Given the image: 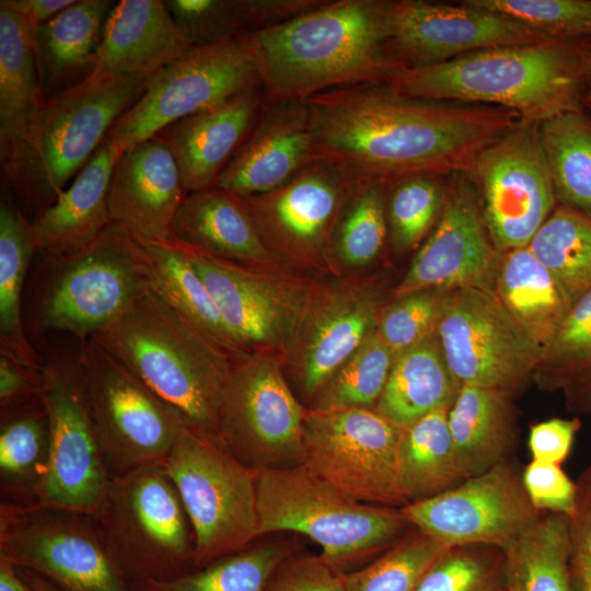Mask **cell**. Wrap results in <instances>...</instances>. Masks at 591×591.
I'll return each instance as SVG.
<instances>
[{"instance_id": "cell-23", "label": "cell", "mask_w": 591, "mask_h": 591, "mask_svg": "<svg viewBox=\"0 0 591 591\" xmlns=\"http://www.w3.org/2000/svg\"><path fill=\"white\" fill-rule=\"evenodd\" d=\"M315 161L305 101L265 102L248 137L213 187L239 198L274 190Z\"/></svg>"}, {"instance_id": "cell-56", "label": "cell", "mask_w": 591, "mask_h": 591, "mask_svg": "<svg viewBox=\"0 0 591 591\" xmlns=\"http://www.w3.org/2000/svg\"><path fill=\"white\" fill-rule=\"evenodd\" d=\"M40 374L0 352L1 409L39 397Z\"/></svg>"}, {"instance_id": "cell-58", "label": "cell", "mask_w": 591, "mask_h": 591, "mask_svg": "<svg viewBox=\"0 0 591 591\" xmlns=\"http://www.w3.org/2000/svg\"><path fill=\"white\" fill-rule=\"evenodd\" d=\"M563 392L569 412L591 416V371L570 383Z\"/></svg>"}, {"instance_id": "cell-9", "label": "cell", "mask_w": 591, "mask_h": 591, "mask_svg": "<svg viewBox=\"0 0 591 591\" xmlns=\"http://www.w3.org/2000/svg\"><path fill=\"white\" fill-rule=\"evenodd\" d=\"M162 464L194 532L196 569L258 537L257 471L218 437L186 425Z\"/></svg>"}, {"instance_id": "cell-49", "label": "cell", "mask_w": 591, "mask_h": 591, "mask_svg": "<svg viewBox=\"0 0 591 591\" xmlns=\"http://www.w3.org/2000/svg\"><path fill=\"white\" fill-rule=\"evenodd\" d=\"M386 216L393 245L401 251L415 247L439 218L443 187L438 177L416 175L389 185Z\"/></svg>"}, {"instance_id": "cell-54", "label": "cell", "mask_w": 591, "mask_h": 591, "mask_svg": "<svg viewBox=\"0 0 591 591\" xmlns=\"http://www.w3.org/2000/svg\"><path fill=\"white\" fill-rule=\"evenodd\" d=\"M266 591H346L345 575L322 555H290L277 568Z\"/></svg>"}, {"instance_id": "cell-22", "label": "cell", "mask_w": 591, "mask_h": 591, "mask_svg": "<svg viewBox=\"0 0 591 591\" xmlns=\"http://www.w3.org/2000/svg\"><path fill=\"white\" fill-rule=\"evenodd\" d=\"M186 196L172 152L151 137L123 151L114 165L108 187L111 224L140 244L170 240Z\"/></svg>"}, {"instance_id": "cell-48", "label": "cell", "mask_w": 591, "mask_h": 591, "mask_svg": "<svg viewBox=\"0 0 591 591\" xmlns=\"http://www.w3.org/2000/svg\"><path fill=\"white\" fill-rule=\"evenodd\" d=\"M415 591H505L503 552L488 545L450 547Z\"/></svg>"}, {"instance_id": "cell-34", "label": "cell", "mask_w": 591, "mask_h": 591, "mask_svg": "<svg viewBox=\"0 0 591 591\" xmlns=\"http://www.w3.org/2000/svg\"><path fill=\"white\" fill-rule=\"evenodd\" d=\"M34 24L0 9V164L7 165L42 95L34 51Z\"/></svg>"}, {"instance_id": "cell-46", "label": "cell", "mask_w": 591, "mask_h": 591, "mask_svg": "<svg viewBox=\"0 0 591 591\" xmlns=\"http://www.w3.org/2000/svg\"><path fill=\"white\" fill-rule=\"evenodd\" d=\"M449 548L410 526L376 560L345 575L346 591H415L425 573Z\"/></svg>"}, {"instance_id": "cell-12", "label": "cell", "mask_w": 591, "mask_h": 591, "mask_svg": "<svg viewBox=\"0 0 591 591\" xmlns=\"http://www.w3.org/2000/svg\"><path fill=\"white\" fill-rule=\"evenodd\" d=\"M404 429L373 408L306 410L300 464L358 501L401 508Z\"/></svg>"}, {"instance_id": "cell-43", "label": "cell", "mask_w": 591, "mask_h": 591, "mask_svg": "<svg viewBox=\"0 0 591 591\" xmlns=\"http://www.w3.org/2000/svg\"><path fill=\"white\" fill-rule=\"evenodd\" d=\"M528 247L571 304L591 289V217L558 205Z\"/></svg>"}, {"instance_id": "cell-32", "label": "cell", "mask_w": 591, "mask_h": 591, "mask_svg": "<svg viewBox=\"0 0 591 591\" xmlns=\"http://www.w3.org/2000/svg\"><path fill=\"white\" fill-rule=\"evenodd\" d=\"M494 292L542 350L571 306L553 275L528 246L499 252Z\"/></svg>"}, {"instance_id": "cell-57", "label": "cell", "mask_w": 591, "mask_h": 591, "mask_svg": "<svg viewBox=\"0 0 591 591\" xmlns=\"http://www.w3.org/2000/svg\"><path fill=\"white\" fill-rule=\"evenodd\" d=\"M76 0H1L0 9L19 14L34 25L45 23Z\"/></svg>"}, {"instance_id": "cell-18", "label": "cell", "mask_w": 591, "mask_h": 591, "mask_svg": "<svg viewBox=\"0 0 591 591\" xmlns=\"http://www.w3.org/2000/svg\"><path fill=\"white\" fill-rule=\"evenodd\" d=\"M399 509L414 528L448 547L506 548L541 514L522 484V470L506 460L437 496Z\"/></svg>"}, {"instance_id": "cell-16", "label": "cell", "mask_w": 591, "mask_h": 591, "mask_svg": "<svg viewBox=\"0 0 591 591\" xmlns=\"http://www.w3.org/2000/svg\"><path fill=\"white\" fill-rule=\"evenodd\" d=\"M305 412L278 363L263 356L233 362L219 412V439L253 470L301 462Z\"/></svg>"}, {"instance_id": "cell-40", "label": "cell", "mask_w": 591, "mask_h": 591, "mask_svg": "<svg viewBox=\"0 0 591 591\" xmlns=\"http://www.w3.org/2000/svg\"><path fill=\"white\" fill-rule=\"evenodd\" d=\"M568 517L542 512L503 552L505 591H571Z\"/></svg>"}, {"instance_id": "cell-26", "label": "cell", "mask_w": 591, "mask_h": 591, "mask_svg": "<svg viewBox=\"0 0 591 591\" xmlns=\"http://www.w3.org/2000/svg\"><path fill=\"white\" fill-rule=\"evenodd\" d=\"M193 45L165 1L121 0L111 10L92 77H152Z\"/></svg>"}, {"instance_id": "cell-55", "label": "cell", "mask_w": 591, "mask_h": 591, "mask_svg": "<svg viewBox=\"0 0 591 591\" xmlns=\"http://www.w3.org/2000/svg\"><path fill=\"white\" fill-rule=\"evenodd\" d=\"M580 427L578 418H551L532 425L528 436L532 460L561 465L571 452Z\"/></svg>"}, {"instance_id": "cell-5", "label": "cell", "mask_w": 591, "mask_h": 591, "mask_svg": "<svg viewBox=\"0 0 591 591\" xmlns=\"http://www.w3.org/2000/svg\"><path fill=\"white\" fill-rule=\"evenodd\" d=\"M151 77L97 79L42 99L1 178L31 222L85 166Z\"/></svg>"}, {"instance_id": "cell-11", "label": "cell", "mask_w": 591, "mask_h": 591, "mask_svg": "<svg viewBox=\"0 0 591 591\" xmlns=\"http://www.w3.org/2000/svg\"><path fill=\"white\" fill-rule=\"evenodd\" d=\"M258 86L243 36L193 46L149 79L143 93L116 119L105 139L123 152L170 124Z\"/></svg>"}, {"instance_id": "cell-31", "label": "cell", "mask_w": 591, "mask_h": 591, "mask_svg": "<svg viewBox=\"0 0 591 591\" xmlns=\"http://www.w3.org/2000/svg\"><path fill=\"white\" fill-rule=\"evenodd\" d=\"M448 422L465 479L511 459L518 445L514 398L499 391L461 385Z\"/></svg>"}, {"instance_id": "cell-3", "label": "cell", "mask_w": 591, "mask_h": 591, "mask_svg": "<svg viewBox=\"0 0 591 591\" xmlns=\"http://www.w3.org/2000/svg\"><path fill=\"white\" fill-rule=\"evenodd\" d=\"M386 83L409 96L497 106L537 124L586 102L577 40L556 38L402 69Z\"/></svg>"}, {"instance_id": "cell-10", "label": "cell", "mask_w": 591, "mask_h": 591, "mask_svg": "<svg viewBox=\"0 0 591 591\" xmlns=\"http://www.w3.org/2000/svg\"><path fill=\"white\" fill-rule=\"evenodd\" d=\"M78 362L108 476L163 463L184 418L94 339L80 343Z\"/></svg>"}, {"instance_id": "cell-50", "label": "cell", "mask_w": 591, "mask_h": 591, "mask_svg": "<svg viewBox=\"0 0 591 591\" xmlns=\"http://www.w3.org/2000/svg\"><path fill=\"white\" fill-rule=\"evenodd\" d=\"M532 26L551 38L591 37V0H465Z\"/></svg>"}, {"instance_id": "cell-51", "label": "cell", "mask_w": 591, "mask_h": 591, "mask_svg": "<svg viewBox=\"0 0 591 591\" xmlns=\"http://www.w3.org/2000/svg\"><path fill=\"white\" fill-rule=\"evenodd\" d=\"M449 293L439 289L416 291L397 298L379 316L375 331L395 357L437 332Z\"/></svg>"}, {"instance_id": "cell-44", "label": "cell", "mask_w": 591, "mask_h": 591, "mask_svg": "<svg viewBox=\"0 0 591 591\" xmlns=\"http://www.w3.org/2000/svg\"><path fill=\"white\" fill-rule=\"evenodd\" d=\"M394 360V354L374 328L317 392L314 408H374Z\"/></svg>"}, {"instance_id": "cell-39", "label": "cell", "mask_w": 591, "mask_h": 591, "mask_svg": "<svg viewBox=\"0 0 591 591\" xmlns=\"http://www.w3.org/2000/svg\"><path fill=\"white\" fill-rule=\"evenodd\" d=\"M450 407H440L404 429L398 478L408 503L448 491L465 480L449 429Z\"/></svg>"}, {"instance_id": "cell-41", "label": "cell", "mask_w": 591, "mask_h": 591, "mask_svg": "<svg viewBox=\"0 0 591 591\" xmlns=\"http://www.w3.org/2000/svg\"><path fill=\"white\" fill-rule=\"evenodd\" d=\"M538 132L557 204L591 217V112L557 115Z\"/></svg>"}, {"instance_id": "cell-53", "label": "cell", "mask_w": 591, "mask_h": 591, "mask_svg": "<svg viewBox=\"0 0 591 591\" xmlns=\"http://www.w3.org/2000/svg\"><path fill=\"white\" fill-rule=\"evenodd\" d=\"M522 484L530 501L538 511L567 517L573 512L577 484L561 465L531 460L522 468Z\"/></svg>"}, {"instance_id": "cell-30", "label": "cell", "mask_w": 591, "mask_h": 591, "mask_svg": "<svg viewBox=\"0 0 591 591\" xmlns=\"http://www.w3.org/2000/svg\"><path fill=\"white\" fill-rule=\"evenodd\" d=\"M170 240L247 266L270 260L269 247L242 200L217 187L187 194Z\"/></svg>"}, {"instance_id": "cell-15", "label": "cell", "mask_w": 591, "mask_h": 591, "mask_svg": "<svg viewBox=\"0 0 591 591\" xmlns=\"http://www.w3.org/2000/svg\"><path fill=\"white\" fill-rule=\"evenodd\" d=\"M0 555L63 591H131L90 514L1 503Z\"/></svg>"}, {"instance_id": "cell-20", "label": "cell", "mask_w": 591, "mask_h": 591, "mask_svg": "<svg viewBox=\"0 0 591 591\" xmlns=\"http://www.w3.org/2000/svg\"><path fill=\"white\" fill-rule=\"evenodd\" d=\"M443 187L437 225L396 287V298L427 289L494 291L499 260L471 174L453 173Z\"/></svg>"}, {"instance_id": "cell-47", "label": "cell", "mask_w": 591, "mask_h": 591, "mask_svg": "<svg viewBox=\"0 0 591 591\" xmlns=\"http://www.w3.org/2000/svg\"><path fill=\"white\" fill-rule=\"evenodd\" d=\"M591 371V289L576 300L543 349L533 382L546 392L564 391Z\"/></svg>"}, {"instance_id": "cell-36", "label": "cell", "mask_w": 591, "mask_h": 591, "mask_svg": "<svg viewBox=\"0 0 591 591\" xmlns=\"http://www.w3.org/2000/svg\"><path fill=\"white\" fill-rule=\"evenodd\" d=\"M140 245L149 285L234 361L245 357L246 352L228 332L205 283L182 251L171 240Z\"/></svg>"}, {"instance_id": "cell-2", "label": "cell", "mask_w": 591, "mask_h": 591, "mask_svg": "<svg viewBox=\"0 0 591 591\" xmlns=\"http://www.w3.org/2000/svg\"><path fill=\"white\" fill-rule=\"evenodd\" d=\"M389 0H324L289 20L243 36L265 102L386 82L402 67L389 46Z\"/></svg>"}, {"instance_id": "cell-37", "label": "cell", "mask_w": 591, "mask_h": 591, "mask_svg": "<svg viewBox=\"0 0 591 591\" xmlns=\"http://www.w3.org/2000/svg\"><path fill=\"white\" fill-rule=\"evenodd\" d=\"M324 0H166L193 46L242 37L274 26Z\"/></svg>"}, {"instance_id": "cell-14", "label": "cell", "mask_w": 591, "mask_h": 591, "mask_svg": "<svg viewBox=\"0 0 591 591\" xmlns=\"http://www.w3.org/2000/svg\"><path fill=\"white\" fill-rule=\"evenodd\" d=\"M437 336L460 385L490 389L513 398L533 382L543 354L494 291H450Z\"/></svg>"}, {"instance_id": "cell-61", "label": "cell", "mask_w": 591, "mask_h": 591, "mask_svg": "<svg viewBox=\"0 0 591 591\" xmlns=\"http://www.w3.org/2000/svg\"><path fill=\"white\" fill-rule=\"evenodd\" d=\"M22 579L34 590V591H63L53 582L43 578L42 576L35 573L34 571L16 568Z\"/></svg>"}, {"instance_id": "cell-28", "label": "cell", "mask_w": 591, "mask_h": 591, "mask_svg": "<svg viewBox=\"0 0 591 591\" xmlns=\"http://www.w3.org/2000/svg\"><path fill=\"white\" fill-rule=\"evenodd\" d=\"M112 0H76L49 21L34 26V51L42 99L86 80L102 42Z\"/></svg>"}, {"instance_id": "cell-42", "label": "cell", "mask_w": 591, "mask_h": 591, "mask_svg": "<svg viewBox=\"0 0 591 591\" xmlns=\"http://www.w3.org/2000/svg\"><path fill=\"white\" fill-rule=\"evenodd\" d=\"M291 555L286 544L247 547L169 580L128 582L131 591H266L277 568Z\"/></svg>"}, {"instance_id": "cell-62", "label": "cell", "mask_w": 591, "mask_h": 591, "mask_svg": "<svg viewBox=\"0 0 591 591\" xmlns=\"http://www.w3.org/2000/svg\"><path fill=\"white\" fill-rule=\"evenodd\" d=\"M584 107L591 112V102H586Z\"/></svg>"}, {"instance_id": "cell-1", "label": "cell", "mask_w": 591, "mask_h": 591, "mask_svg": "<svg viewBox=\"0 0 591 591\" xmlns=\"http://www.w3.org/2000/svg\"><path fill=\"white\" fill-rule=\"evenodd\" d=\"M315 161L349 183L471 173L479 153L520 119L508 109L403 94L386 82L305 100Z\"/></svg>"}, {"instance_id": "cell-27", "label": "cell", "mask_w": 591, "mask_h": 591, "mask_svg": "<svg viewBox=\"0 0 591 591\" xmlns=\"http://www.w3.org/2000/svg\"><path fill=\"white\" fill-rule=\"evenodd\" d=\"M120 151L106 139L56 200L30 222L36 253L63 256L95 241L109 225L108 187Z\"/></svg>"}, {"instance_id": "cell-33", "label": "cell", "mask_w": 591, "mask_h": 591, "mask_svg": "<svg viewBox=\"0 0 591 591\" xmlns=\"http://www.w3.org/2000/svg\"><path fill=\"white\" fill-rule=\"evenodd\" d=\"M460 387L436 332L395 357L373 409L394 424L407 427L440 407L451 406Z\"/></svg>"}, {"instance_id": "cell-19", "label": "cell", "mask_w": 591, "mask_h": 591, "mask_svg": "<svg viewBox=\"0 0 591 591\" xmlns=\"http://www.w3.org/2000/svg\"><path fill=\"white\" fill-rule=\"evenodd\" d=\"M389 46L402 67L449 61L478 50L553 39L500 13L474 7L425 0H389Z\"/></svg>"}, {"instance_id": "cell-8", "label": "cell", "mask_w": 591, "mask_h": 591, "mask_svg": "<svg viewBox=\"0 0 591 591\" xmlns=\"http://www.w3.org/2000/svg\"><path fill=\"white\" fill-rule=\"evenodd\" d=\"M92 518L127 582L169 580L196 568L194 532L162 463L109 477Z\"/></svg>"}, {"instance_id": "cell-7", "label": "cell", "mask_w": 591, "mask_h": 591, "mask_svg": "<svg viewBox=\"0 0 591 591\" xmlns=\"http://www.w3.org/2000/svg\"><path fill=\"white\" fill-rule=\"evenodd\" d=\"M43 257L27 312L35 332L90 339L149 285L141 245L112 224L78 252Z\"/></svg>"}, {"instance_id": "cell-59", "label": "cell", "mask_w": 591, "mask_h": 591, "mask_svg": "<svg viewBox=\"0 0 591 591\" xmlns=\"http://www.w3.org/2000/svg\"><path fill=\"white\" fill-rule=\"evenodd\" d=\"M0 591H34L20 576L16 567L0 555Z\"/></svg>"}, {"instance_id": "cell-13", "label": "cell", "mask_w": 591, "mask_h": 591, "mask_svg": "<svg viewBox=\"0 0 591 591\" xmlns=\"http://www.w3.org/2000/svg\"><path fill=\"white\" fill-rule=\"evenodd\" d=\"M39 398L49 430V460L27 508L93 515L109 479L95 438L80 367L74 356L45 357Z\"/></svg>"}, {"instance_id": "cell-38", "label": "cell", "mask_w": 591, "mask_h": 591, "mask_svg": "<svg viewBox=\"0 0 591 591\" xmlns=\"http://www.w3.org/2000/svg\"><path fill=\"white\" fill-rule=\"evenodd\" d=\"M49 460L47 415L39 397L1 409L2 503L28 507Z\"/></svg>"}, {"instance_id": "cell-60", "label": "cell", "mask_w": 591, "mask_h": 591, "mask_svg": "<svg viewBox=\"0 0 591 591\" xmlns=\"http://www.w3.org/2000/svg\"><path fill=\"white\" fill-rule=\"evenodd\" d=\"M577 47L583 72L586 102H591V37L577 40Z\"/></svg>"}, {"instance_id": "cell-17", "label": "cell", "mask_w": 591, "mask_h": 591, "mask_svg": "<svg viewBox=\"0 0 591 591\" xmlns=\"http://www.w3.org/2000/svg\"><path fill=\"white\" fill-rule=\"evenodd\" d=\"M468 174L498 252L529 246L557 207L537 123L519 119L479 153Z\"/></svg>"}, {"instance_id": "cell-25", "label": "cell", "mask_w": 591, "mask_h": 591, "mask_svg": "<svg viewBox=\"0 0 591 591\" xmlns=\"http://www.w3.org/2000/svg\"><path fill=\"white\" fill-rule=\"evenodd\" d=\"M264 104L258 86L170 124L153 136L172 152L187 194L213 187L248 137Z\"/></svg>"}, {"instance_id": "cell-29", "label": "cell", "mask_w": 591, "mask_h": 591, "mask_svg": "<svg viewBox=\"0 0 591 591\" xmlns=\"http://www.w3.org/2000/svg\"><path fill=\"white\" fill-rule=\"evenodd\" d=\"M302 333L300 380L317 393L375 328L379 300L372 292L343 291L320 302Z\"/></svg>"}, {"instance_id": "cell-24", "label": "cell", "mask_w": 591, "mask_h": 591, "mask_svg": "<svg viewBox=\"0 0 591 591\" xmlns=\"http://www.w3.org/2000/svg\"><path fill=\"white\" fill-rule=\"evenodd\" d=\"M349 185L332 165L314 161L274 190L240 199L266 245L314 250L327 237Z\"/></svg>"}, {"instance_id": "cell-4", "label": "cell", "mask_w": 591, "mask_h": 591, "mask_svg": "<svg viewBox=\"0 0 591 591\" xmlns=\"http://www.w3.org/2000/svg\"><path fill=\"white\" fill-rule=\"evenodd\" d=\"M196 429L219 438L233 358L148 285L93 337Z\"/></svg>"}, {"instance_id": "cell-35", "label": "cell", "mask_w": 591, "mask_h": 591, "mask_svg": "<svg viewBox=\"0 0 591 591\" xmlns=\"http://www.w3.org/2000/svg\"><path fill=\"white\" fill-rule=\"evenodd\" d=\"M36 253L30 221L8 195L0 200V352L40 374L45 357L32 345L23 321V288Z\"/></svg>"}, {"instance_id": "cell-45", "label": "cell", "mask_w": 591, "mask_h": 591, "mask_svg": "<svg viewBox=\"0 0 591 591\" xmlns=\"http://www.w3.org/2000/svg\"><path fill=\"white\" fill-rule=\"evenodd\" d=\"M387 185L350 184L335 229V246L348 265L371 263L382 251L387 235Z\"/></svg>"}, {"instance_id": "cell-52", "label": "cell", "mask_w": 591, "mask_h": 591, "mask_svg": "<svg viewBox=\"0 0 591 591\" xmlns=\"http://www.w3.org/2000/svg\"><path fill=\"white\" fill-rule=\"evenodd\" d=\"M576 484V505L568 517V571L571 591H591V463Z\"/></svg>"}, {"instance_id": "cell-21", "label": "cell", "mask_w": 591, "mask_h": 591, "mask_svg": "<svg viewBox=\"0 0 591 591\" xmlns=\"http://www.w3.org/2000/svg\"><path fill=\"white\" fill-rule=\"evenodd\" d=\"M171 241L197 271L228 332L245 352L290 336L303 312L301 294L267 280L247 265Z\"/></svg>"}, {"instance_id": "cell-6", "label": "cell", "mask_w": 591, "mask_h": 591, "mask_svg": "<svg viewBox=\"0 0 591 591\" xmlns=\"http://www.w3.org/2000/svg\"><path fill=\"white\" fill-rule=\"evenodd\" d=\"M258 537L300 533L338 567L386 551L412 526L398 508L358 501L301 464L257 470Z\"/></svg>"}]
</instances>
